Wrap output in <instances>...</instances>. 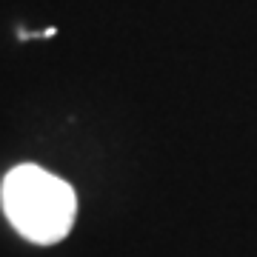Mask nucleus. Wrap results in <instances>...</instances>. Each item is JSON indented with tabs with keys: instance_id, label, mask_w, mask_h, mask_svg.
Masks as SVG:
<instances>
[{
	"instance_id": "f257e3e1",
	"label": "nucleus",
	"mask_w": 257,
	"mask_h": 257,
	"mask_svg": "<svg viewBox=\"0 0 257 257\" xmlns=\"http://www.w3.org/2000/svg\"><path fill=\"white\" fill-rule=\"evenodd\" d=\"M0 203L15 229L32 243L52 246L63 240L74 226L77 197L63 177L35 163L15 166L3 177Z\"/></svg>"
}]
</instances>
